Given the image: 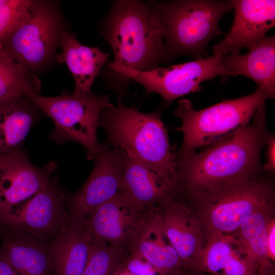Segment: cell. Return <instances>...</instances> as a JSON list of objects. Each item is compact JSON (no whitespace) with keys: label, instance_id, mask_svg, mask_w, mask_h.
<instances>
[{"label":"cell","instance_id":"f1b7e54d","mask_svg":"<svg viewBox=\"0 0 275 275\" xmlns=\"http://www.w3.org/2000/svg\"><path fill=\"white\" fill-rule=\"evenodd\" d=\"M266 145H267L266 163L264 165L263 168L264 170L274 174L275 171V140L274 136L269 134Z\"/></svg>","mask_w":275,"mask_h":275},{"label":"cell","instance_id":"7c38bea8","mask_svg":"<svg viewBox=\"0 0 275 275\" xmlns=\"http://www.w3.org/2000/svg\"><path fill=\"white\" fill-rule=\"evenodd\" d=\"M124 152L121 149L104 148L94 160L93 170L77 191L65 194L64 200L70 222L85 223L90 212L115 196L120 190Z\"/></svg>","mask_w":275,"mask_h":275},{"label":"cell","instance_id":"f546056e","mask_svg":"<svg viewBox=\"0 0 275 275\" xmlns=\"http://www.w3.org/2000/svg\"><path fill=\"white\" fill-rule=\"evenodd\" d=\"M267 255L270 261L275 260V219L270 218L267 224Z\"/></svg>","mask_w":275,"mask_h":275},{"label":"cell","instance_id":"2e32d148","mask_svg":"<svg viewBox=\"0 0 275 275\" xmlns=\"http://www.w3.org/2000/svg\"><path fill=\"white\" fill-rule=\"evenodd\" d=\"M60 52L55 57L59 63L66 65L74 79L73 95L80 97L94 96L91 91L93 82L101 68L107 63L109 54L98 47L82 44L72 32L64 31L60 37Z\"/></svg>","mask_w":275,"mask_h":275},{"label":"cell","instance_id":"83f0119b","mask_svg":"<svg viewBox=\"0 0 275 275\" xmlns=\"http://www.w3.org/2000/svg\"><path fill=\"white\" fill-rule=\"evenodd\" d=\"M120 269L132 275H159L147 260L134 251H130Z\"/></svg>","mask_w":275,"mask_h":275},{"label":"cell","instance_id":"836d02e7","mask_svg":"<svg viewBox=\"0 0 275 275\" xmlns=\"http://www.w3.org/2000/svg\"><path fill=\"white\" fill-rule=\"evenodd\" d=\"M4 0H0V4H2Z\"/></svg>","mask_w":275,"mask_h":275},{"label":"cell","instance_id":"cb8c5ba5","mask_svg":"<svg viewBox=\"0 0 275 275\" xmlns=\"http://www.w3.org/2000/svg\"><path fill=\"white\" fill-rule=\"evenodd\" d=\"M274 208L271 206L254 213L232 234L240 241L258 274L272 273L267 255V224L274 216Z\"/></svg>","mask_w":275,"mask_h":275},{"label":"cell","instance_id":"ba28073f","mask_svg":"<svg viewBox=\"0 0 275 275\" xmlns=\"http://www.w3.org/2000/svg\"><path fill=\"white\" fill-rule=\"evenodd\" d=\"M63 32L55 7L33 1L25 18L0 44L11 58L34 72L55 55Z\"/></svg>","mask_w":275,"mask_h":275},{"label":"cell","instance_id":"603a6c76","mask_svg":"<svg viewBox=\"0 0 275 275\" xmlns=\"http://www.w3.org/2000/svg\"><path fill=\"white\" fill-rule=\"evenodd\" d=\"M130 251L147 260L159 275H176L184 271L176 251L163 232L157 211Z\"/></svg>","mask_w":275,"mask_h":275},{"label":"cell","instance_id":"d4e9b609","mask_svg":"<svg viewBox=\"0 0 275 275\" xmlns=\"http://www.w3.org/2000/svg\"><path fill=\"white\" fill-rule=\"evenodd\" d=\"M39 78L26 67L11 58L0 44V102L39 94Z\"/></svg>","mask_w":275,"mask_h":275},{"label":"cell","instance_id":"30bf717a","mask_svg":"<svg viewBox=\"0 0 275 275\" xmlns=\"http://www.w3.org/2000/svg\"><path fill=\"white\" fill-rule=\"evenodd\" d=\"M156 213V206L141 207L119 190L90 212L85 226L94 238L130 251Z\"/></svg>","mask_w":275,"mask_h":275},{"label":"cell","instance_id":"ac0fdd59","mask_svg":"<svg viewBox=\"0 0 275 275\" xmlns=\"http://www.w3.org/2000/svg\"><path fill=\"white\" fill-rule=\"evenodd\" d=\"M3 238L0 256L20 275H53L48 243L10 228Z\"/></svg>","mask_w":275,"mask_h":275},{"label":"cell","instance_id":"484cf974","mask_svg":"<svg viewBox=\"0 0 275 275\" xmlns=\"http://www.w3.org/2000/svg\"><path fill=\"white\" fill-rule=\"evenodd\" d=\"M129 252L94 238L81 275H116Z\"/></svg>","mask_w":275,"mask_h":275},{"label":"cell","instance_id":"1f68e13d","mask_svg":"<svg viewBox=\"0 0 275 275\" xmlns=\"http://www.w3.org/2000/svg\"><path fill=\"white\" fill-rule=\"evenodd\" d=\"M189 275H212V274L207 273L199 272H193V273H189Z\"/></svg>","mask_w":275,"mask_h":275},{"label":"cell","instance_id":"9c48e42d","mask_svg":"<svg viewBox=\"0 0 275 275\" xmlns=\"http://www.w3.org/2000/svg\"><path fill=\"white\" fill-rule=\"evenodd\" d=\"M223 56L212 55L190 62L157 67L146 72L108 63L110 69L143 86L148 94H159L167 104L185 95L200 92L202 82L217 76L229 77L222 61Z\"/></svg>","mask_w":275,"mask_h":275},{"label":"cell","instance_id":"7402d4cb","mask_svg":"<svg viewBox=\"0 0 275 275\" xmlns=\"http://www.w3.org/2000/svg\"><path fill=\"white\" fill-rule=\"evenodd\" d=\"M124 152L120 191L137 205L154 208L171 191L142 163Z\"/></svg>","mask_w":275,"mask_h":275},{"label":"cell","instance_id":"d6986e66","mask_svg":"<svg viewBox=\"0 0 275 275\" xmlns=\"http://www.w3.org/2000/svg\"><path fill=\"white\" fill-rule=\"evenodd\" d=\"M197 272L212 275H256L239 240L233 234L217 232L206 237Z\"/></svg>","mask_w":275,"mask_h":275},{"label":"cell","instance_id":"7a4b0ae2","mask_svg":"<svg viewBox=\"0 0 275 275\" xmlns=\"http://www.w3.org/2000/svg\"><path fill=\"white\" fill-rule=\"evenodd\" d=\"M98 126L105 131L110 145L142 163L165 187L175 188L176 152L159 112L143 113L109 103L100 114Z\"/></svg>","mask_w":275,"mask_h":275},{"label":"cell","instance_id":"3957f363","mask_svg":"<svg viewBox=\"0 0 275 275\" xmlns=\"http://www.w3.org/2000/svg\"><path fill=\"white\" fill-rule=\"evenodd\" d=\"M101 35L113 51V62L126 68L146 72L171 61L158 19L146 2H114Z\"/></svg>","mask_w":275,"mask_h":275},{"label":"cell","instance_id":"6da1fadb","mask_svg":"<svg viewBox=\"0 0 275 275\" xmlns=\"http://www.w3.org/2000/svg\"><path fill=\"white\" fill-rule=\"evenodd\" d=\"M268 135L263 103L249 125L234 135L199 152L176 155L175 194L185 199L258 176Z\"/></svg>","mask_w":275,"mask_h":275},{"label":"cell","instance_id":"4fadbf2b","mask_svg":"<svg viewBox=\"0 0 275 275\" xmlns=\"http://www.w3.org/2000/svg\"><path fill=\"white\" fill-rule=\"evenodd\" d=\"M156 209L163 232L176 251L183 270L189 273L196 272L206 240L193 214L172 192L160 200Z\"/></svg>","mask_w":275,"mask_h":275},{"label":"cell","instance_id":"4dcf8cb0","mask_svg":"<svg viewBox=\"0 0 275 275\" xmlns=\"http://www.w3.org/2000/svg\"><path fill=\"white\" fill-rule=\"evenodd\" d=\"M0 275H20L0 256Z\"/></svg>","mask_w":275,"mask_h":275},{"label":"cell","instance_id":"ffe728a7","mask_svg":"<svg viewBox=\"0 0 275 275\" xmlns=\"http://www.w3.org/2000/svg\"><path fill=\"white\" fill-rule=\"evenodd\" d=\"M94 241L85 223L70 222L48 244L53 275H81Z\"/></svg>","mask_w":275,"mask_h":275},{"label":"cell","instance_id":"4316f807","mask_svg":"<svg viewBox=\"0 0 275 275\" xmlns=\"http://www.w3.org/2000/svg\"><path fill=\"white\" fill-rule=\"evenodd\" d=\"M33 1L4 0L0 4V44L27 15Z\"/></svg>","mask_w":275,"mask_h":275},{"label":"cell","instance_id":"5b68a950","mask_svg":"<svg viewBox=\"0 0 275 275\" xmlns=\"http://www.w3.org/2000/svg\"><path fill=\"white\" fill-rule=\"evenodd\" d=\"M206 237L213 233H234L254 213L274 206V190L259 175L182 199Z\"/></svg>","mask_w":275,"mask_h":275},{"label":"cell","instance_id":"44dd1931","mask_svg":"<svg viewBox=\"0 0 275 275\" xmlns=\"http://www.w3.org/2000/svg\"><path fill=\"white\" fill-rule=\"evenodd\" d=\"M42 113L28 98L0 102V155L22 148Z\"/></svg>","mask_w":275,"mask_h":275},{"label":"cell","instance_id":"5bb4252c","mask_svg":"<svg viewBox=\"0 0 275 275\" xmlns=\"http://www.w3.org/2000/svg\"><path fill=\"white\" fill-rule=\"evenodd\" d=\"M57 167L34 166L22 148L0 155V217L45 187Z\"/></svg>","mask_w":275,"mask_h":275},{"label":"cell","instance_id":"8992f818","mask_svg":"<svg viewBox=\"0 0 275 275\" xmlns=\"http://www.w3.org/2000/svg\"><path fill=\"white\" fill-rule=\"evenodd\" d=\"M268 96L260 89L239 98L224 100L208 107L194 109L187 99L178 102L174 114L182 121L177 130L183 139L176 155L200 150L229 138L250 123L257 109Z\"/></svg>","mask_w":275,"mask_h":275},{"label":"cell","instance_id":"52a82bcc","mask_svg":"<svg viewBox=\"0 0 275 275\" xmlns=\"http://www.w3.org/2000/svg\"><path fill=\"white\" fill-rule=\"evenodd\" d=\"M29 98L53 121L51 140L60 145L77 142L86 149L88 159H95L104 146L98 142L97 128L102 109L110 103L107 96L80 97L64 91L53 97L34 93Z\"/></svg>","mask_w":275,"mask_h":275},{"label":"cell","instance_id":"9a60e30c","mask_svg":"<svg viewBox=\"0 0 275 275\" xmlns=\"http://www.w3.org/2000/svg\"><path fill=\"white\" fill-rule=\"evenodd\" d=\"M234 17L223 39L212 48L214 55L239 54L251 49L275 25V1L233 0Z\"/></svg>","mask_w":275,"mask_h":275},{"label":"cell","instance_id":"277c9868","mask_svg":"<svg viewBox=\"0 0 275 275\" xmlns=\"http://www.w3.org/2000/svg\"><path fill=\"white\" fill-rule=\"evenodd\" d=\"M146 3L158 19L171 60L180 55L190 56L196 59L208 57V43L222 34L219 21L233 9V0Z\"/></svg>","mask_w":275,"mask_h":275},{"label":"cell","instance_id":"d6a6232c","mask_svg":"<svg viewBox=\"0 0 275 275\" xmlns=\"http://www.w3.org/2000/svg\"><path fill=\"white\" fill-rule=\"evenodd\" d=\"M176 275H189V274L184 271H182V272H180L179 273Z\"/></svg>","mask_w":275,"mask_h":275},{"label":"cell","instance_id":"e0dca14e","mask_svg":"<svg viewBox=\"0 0 275 275\" xmlns=\"http://www.w3.org/2000/svg\"><path fill=\"white\" fill-rule=\"evenodd\" d=\"M224 67L230 76L253 80L269 98L275 96V36L265 35L246 53L224 55Z\"/></svg>","mask_w":275,"mask_h":275},{"label":"cell","instance_id":"8fae6325","mask_svg":"<svg viewBox=\"0 0 275 275\" xmlns=\"http://www.w3.org/2000/svg\"><path fill=\"white\" fill-rule=\"evenodd\" d=\"M65 194L57 178L7 214L0 224L49 243L69 223Z\"/></svg>","mask_w":275,"mask_h":275}]
</instances>
